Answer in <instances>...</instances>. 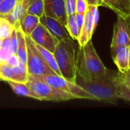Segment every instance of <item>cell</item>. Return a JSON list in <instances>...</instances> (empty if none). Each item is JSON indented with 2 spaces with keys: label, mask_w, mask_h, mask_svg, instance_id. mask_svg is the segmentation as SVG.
I'll return each mask as SVG.
<instances>
[{
  "label": "cell",
  "mask_w": 130,
  "mask_h": 130,
  "mask_svg": "<svg viewBox=\"0 0 130 130\" xmlns=\"http://www.w3.org/2000/svg\"><path fill=\"white\" fill-rule=\"evenodd\" d=\"M120 75L119 71L108 69L107 74L101 78L82 81L75 78V83L91 94L94 101L114 104L118 101L117 88Z\"/></svg>",
  "instance_id": "cell-1"
},
{
  "label": "cell",
  "mask_w": 130,
  "mask_h": 130,
  "mask_svg": "<svg viewBox=\"0 0 130 130\" xmlns=\"http://www.w3.org/2000/svg\"><path fill=\"white\" fill-rule=\"evenodd\" d=\"M107 70L98 55L91 40L84 46L78 47L76 78L82 81L98 79L104 77Z\"/></svg>",
  "instance_id": "cell-2"
},
{
  "label": "cell",
  "mask_w": 130,
  "mask_h": 130,
  "mask_svg": "<svg viewBox=\"0 0 130 130\" xmlns=\"http://www.w3.org/2000/svg\"><path fill=\"white\" fill-rule=\"evenodd\" d=\"M77 53V46L72 38L59 40L53 52L62 76L72 82H75Z\"/></svg>",
  "instance_id": "cell-3"
},
{
  "label": "cell",
  "mask_w": 130,
  "mask_h": 130,
  "mask_svg": "<svg viewBox=\"0 0 130 130\" xmlns=\"http://www.w3.org/2000/svg\"><path fill=\"white\" fill-rule=\"evenodd\" d=\"M26 84L38 101L59 102L75 99L69 92L54 88L37 76L28 75Z\"/></svg>",
  "instance_id": "cell-4"
},
{
  "label": "cell",
  "mask_w": 130,
  "mask_h": 130,
  "mask_svg": "<svg viewBox=\"0 0 130 130\" xmlns=\"http://www.w3.org/2000/svg\"><path fill=\"white\" fill-rule=\"evenodd\" d=\"M25 37L27 42V68L28 75L34 76L55 75V72L45 62L30 36H25Z\"/></svg>",
  "instance_id": "cell-5"
},
{
  "label": "cell",
  "mask_w": 130,
  "mask_h": 130,
  "mask_svg": "<svg viewBox=\"0 0 130 130\" xmlns=\"http://www.w3.org/2000/svg\"><path fill=\"white\" fill-rule=\"evenodd\" d=\"M130 44V25L127 18L117 16L114 24L113 34L110 45L111 55L113 57L120 50Z\"/></svg>",
  "instance_id": "cell-6"
},
{
  "label": "cell",
  "mask_w": 130,
  "mask_h": 130,
  "mask_svg": "<svg viewBox=\"0 0 130 130\" xmlns=\"http://www.w3.org/2000/svg\"><path fill=\"white\" fill-rule=\"evenodd\" d=\"M99 18L98 6L88 5V10L85 14V21L80 32L78 43L79 46H84L91 40L94 31L97 27Z\"/></svg>",
  "instance_id": "cell-7"
},
{
  "label": "cell",
  "mask_w": 130,
  "mask_h": 130,
  "mask_svg": "<svg viewBox=\"0 0 130 130\" xmlns=\"http://www.w3.org/2000/svg\"><path fill=\"white\" fill-rule=\"evenodd\" d=\"M30 37L36 44L41 46L52 53L54 52L56 46L59 41L54 36H53L41 23H39L35 27L30 34Z\"/></svg>",
  "instance_id": "cell-8"
},
{
  "label": "cell",
  "mask_w": 130,
  "mask_h": 130,
  "mask_svg": "<svg viewBox=\"0 0 130 130\" xmlns=\"http://www.w3.org/2000/svg\"><path fill=\"white\" fill-rule=\"evenodd\" d=\"M44 14L59 21L65 27L67 24L68 14L65 0H43Z\"/></svg>",
  "instance_id": "cell-9"
},
{
  "label": "cell",
  "mask_w": 130,
  "mask_h": 130,
  "mask_svg": "<svg viewBox=\"0 0 130 130\" xmlns=\"http://www.w3.org/2000/svg\"><path fill=\"white\" fill-rule=\"evenodd\" d=\"M40 23H41L48 30V31L59 40L72 38L66 27L53 18L43 14L40 17Z\"/></svg>",
  "instance_id": "cell-10"
},
{
  "label": "cell",
  "mask_w": 130,
  "mask_h": 130,
  "mask_svg": "<svg viewBox=\"0 0 130 130\" xmlns=\"http://www.w3.org/2000/svg\"><path fill=\"white\" fill-rule=\"evenodd\" d=\"M102 6L111 9L117 16L130 18V0H102Z\"/></svg>",
  "instance_id": "cell-11"
},
{
  "label": "cell",
  "mask_w": 130,
  "mask_h": 130,
  "mask_svg": "<svg viewBox=\"0 0 130 130\" xmlns=\"http://www.w3.org/2000/svg\"><path fill=\"white\" fill-rule=\"evenodd\" d=\"M29 2L30 0H20L8 14L2 18H5L13 26L17 23H20L21 20L27 14Z\"/></svg>",
  "instance_id": "cell-12"
},
{
  "label": "cell",
  "mask_w": 130,
  "mask_h": 130,
  "mask_svg": "<svg viewBox=\"0 0 130 130\" xmlns=\"http://www.w3.org/2000/svg\"><path fill=\"white\" fill-rule=\"evenodd\" d=\"M118 100H124L130 102V70L126 73H121L117 88Z\"/></svg>",
  "instance_id": "cell-13"
},
{
  "label": "cell",
  "mask_w": 130,
  "mask_h": 130,
  "mask_svg": "<svg viewBox=\"0 0 130 130\" xmlns=\"http://www.w3.org/2000/svg\"><path fill=\"white\" fill-rule=\"evenodd\" d=\"M14 27L16 29L18 37V50L16 55L20 62L27 64V42L25 35L20 27V23L15 24Z\"/></svg>",
  "instance_id": "cell-14"
},
{
  "label": "cell",
  "mask_w": 130,
  "mask_h": 130,
  "mask_svg": "<svg viewBox=\"0 0 130 130\" xmlns=\"http://www.w3.org/2000/svg\"><path fill=\"white\" fill-rule=\"evenodd\" d=\"M0 78L5 82L11 80L21 82L17 66H12L4 61H0Z\"/></svg>",
  "instance_id": "cell-15"
},
{
  "label": "cell",
  "mask_w": 130,
  "mask_h": 130,
  "mask_svg": "<svg viewBox=\"0 0 130 130\" xmlns=\"http://www.w3.org/2000/svg\"><path fill=\"white\" fill-rule=\"evenodd\" d=\"M40 23V18L30 14H26L20 21V27L25 36H30Z\"/></svg>",
  "instance_id": "cell-16"
},
{
  "label": "cell",
  "mask_w": 130,
  "mask_h": 130,
  "mask_svg": "<svg viewBox=\"0 0 130 130\" xmlns=\"http://www.w3.org/2000/svg\"><path fill=\"white\" fill-rule=\"evenodd\" d=\"M115 65L118 71L121 73H126L129 71V58H128V46L120 50L113 57Z\"/></svg>",
  "instance_id": "cell-17"
},
{
  "label": "cell",
  "mask_w": 130,
  "mask_h": 130,
  "mask_svg": "<svg viewBox=\"0 0 130 130\" xmlns=\"http://www.w3.org/2000/svg\"><path fill=\"white\" fill-rule=\"evenodd\" d=\"M6 82L9 85V86L11 88L13 91L17 95L22 96V97H27L35 100H38L37 97L32 92V91L29 88V87L27 85L26 83L14 82L11 80H8L6 81Z\"/></svg>",
  "instance_id": "cell-18"
},
{
  "label": "cell",
  "mask_w": 130,
  "mask_h": 130,
  "mask_svg": "<svg viewBox=\"0 0 130 130\" xmlns=\"http://www.w3.org/2000/svg\"><path fill=\"white\" fill-rule=\"evenodd\" d=\"M43 79L45 82L49 84L50 85L68 91V80L64 78L61 75H58L56 74L55 75H40L37 76Z\"/></svg>",
  "instance_id": "cell-19"
},
{
  "label": "cell",
  "mask_w": 130,
  "mask_h": 130,
  "mask_svg": "<svg viewBox=\"0 0 130 130\" xmlns=\"http://www.w3.org/2000/svg\"><path fill=\"white\" fill-rule=\"evenodd\" d=\"M36 47L37 48L38 51L40 52V53L41 54L42 57L43 58V59L45 60V62L47 63V65L51 68V69L55 72L56 74H57L58 75H61V72L59 71V66L57 65V62H56V60L55 59V56H54V54L53 53L49 51L48 50L42 47L41 46L38 45V44H36Z\"/></svg>",
  "instance_id": "cell-20"
},
{
  "label": "cell",
  "mask_w": 130,
  "mask_h": 130,
  "mask_svg": "<svg viewBox=\"0 0 130 130\" xmlns=\"http://www.w3.org/2000/svg\"><path fill=\"white\" fill-rule=\"evenodd\" d=\"M68 91L73 96L74 98L94 101V98L91 94H90L87 91L83 89L81 86L77 85L75 82H72L68 81Z\"/></svg>",
  "instance_id": "cell-21"
},
{
  "label": "cell",
  "mask_w": 130,
  "mask_h": 130,
  "mask_svg": "<svg viewBox=\"0 0 130 130\" xmlns=\"http://www.w3.org/2000/svg\"><path fill=\"white\" fill-rule=\"evenodd\" d=\"M27 14L41 17L44 14V1L43 0H30Z\"/></svg>",
  "instance_id": "cell-22"
},
{
  "label": "cell",
  "mask_w": 130,
  "mask_h": 130,
  "mask_svg": "<svg viewBox=\"0 0 130 130\" xmlns=\"http://www.w3.org/2000/svg\"><path fill=\"white\" fill-rule=\"evenodd\" d=\"M66 27L70 37L74 40H78L79 35H80V31H79V29H78L77 23H76L75 13L68 15L67 24H66Z\"/></svg>",
  "instance_id": "cell-23"
},
{
  "label": "cell",
  "mask_w": 130,
  "mask_h": 130,
  "mask_svg": "<svg viewBox=\"0 0 130 130\" xmlns=\"http://www.w3.org/2000/svg\"><path fill=\"white\" fill-rule=\"evenodd\" d=\"M14 26L11 25L5 18L0 17V39L3 40L10 36Z\"/></svg>",
  "instance_id": "cell-24"
},
{
  "label": "cell",
  "mask_w": 130,
  "mask_h": 130,
  "mask_svg": "<svg viewBox=\"0 0 130 130\" xmlns=\"http://www.w3.org/2000/svg\"><path fill=\"white\" fill-rule=\"evenodd\" d=\"M12 54L10 51V36L3 39L2 44L0 48V61L5 62Z\"/></svg>",
  "instance_id": "cell-25"
},
{
  "label": "cell",
  "mask_w": 130,
  "mask_h": 130,
  "mask_svg": "<svg viewBox=\"0 0 130 130\" xmlns=\"http://www.w3.org/2000/svg\"><path fill=\"white\" fill-rule=\"evenodd\" d=\"M20 0H4L0 4V17L8 14Z\"/></svg>",
  "instance_id": "cell-26"
},
{
  "label": "cell",
  "mask_w": 130,
  "mask_h": 130,
  "mask_svg": "<svg viewBox=\"0 0 130 130\" xmlns=\"http://www.w3.org/2000/svg\"><path fill=\"white\" fill-rule=\"evenodd\" d=\"M18 50V37L17 31L14 27L11 34H10V51L12 54H17Z\"/></svg>",
  "instance_id": "cell-27"
},
{
  "label": "cell",
  "mask_w": 130,
  "mask_h": 130,
  "mask_svg": "<svg viewBox=\"0 0 130 130\" xmlns=\"http://www.w3.org/2000/svg\"><path fill=\"white\" fill-rule=\"evenodd\" d=\"M88 5L86 0H76V6H75V13L85 14L88 10Z\"/></svg>",
  "instance_id": "cell-28"
},
{
  "label": "cell",
  "mask_w": 130,
  "mask_h": 130,
  "mask_svg": "<svg viewBox=\"0 0 130 130\" xmlns=\"http://www.w3.org/2000/svg\"><path fill=\"white\" fill-rule=\"evenodd\" d=\"M65 5L68 15L75 13L76 0H65Z\"/></svg>",
  "instance_id": "cell-29"
},
{
  "label": "cell",
  "mask_w": 130,
  "mask_h": 130,
  "mask_svg": "<svg viewBox=\"0 0 130 130\" xmlns=\"http://www.w3.org/2000/svg\"><path fill=\"white\" fill-rule=\"evenodd\" d=\"M75 20H76V23H77L78 27L79 29V31L81 32V30L82 28V26H83L84 21H85V14L75 13Z\"/></svg>",
  "instance_id": "cell-30"
},
{
  "label": "cell",
  "mask_w": 130,
  "mask_h": 130,
  "mask_svg": "<svg viewBox=\"0 0 130 130\" xmlns=\"http://www.w3.org/2000/svg\"><path fill=\"white\" fill-rule=\"evenodd\" d=\"M5 62L12 66H16L19 63L18 58L17 55H15V54H11V56L8 58V59Z\"/></svg>",
  "instance_id": "cell-31"
},
{
  "label": "cell",
  "mask_w": 130,
  "mask_h": 130,
  "mask_svg": "<svg viewBox=\"0 0 130 130\" xmlns=\"http://www.w3.org/2000/svg\"><path fill=\"white\" fill-rule=\"evenodd\" d=\"M88 5H96V6H101L102 5V0H86Z\"/></svg>",
  "instance_id": "cell-32"
},
{
  "label": "cell",
  "mask_w": 130,
  "mask_h": 130,
  "mask_svg": "<svg viewBox=\"0 0 130 130\" xmlns=\"http://www.w3.org/2000/svg\"><path fill=\"white\" fill-rule=\"evenodd\" d=\"M128 58H129V69L130 70V44L128 46Z\"/></svg>",
  "instance_id": "cell-33"
},
{
  "label": "cell",
  "mask_w": 130,
  "mask_h": 130,
  "mask_svg": "<svg viewBox=\"0 0 130 130\" xmlns=\"http://www.w3.org/2000/svg\"><path fill=\"white\" fill-rule=\"evenodd\" d=\"M2 40H3L0 39V48H1V46H2Z\"/></svg>",
  "instance_id": "cell-34"
},
{
  "label": "cell",
  "mask_w": 130,
  "mask_h": 130,
  "mask_svg": "<svg viewBox=\"0 0 130 130\" xmlns=\"http://www.w3.org/2000/svg\"><path fill=\"white\" fill-rule=\"evenodd\" d=\"M3 1H4V0H0V4H1V3H2V2H3Z\"/></svg>",
  "instance_id": "cell-35"
},
{
  "label": "cell",
  "mask_w": 130,
  "mask_h": 130,
  "mask_svg": "<svg viewBox=\"0 0 130 130\" xmlns=\"http://www.w3.org/2000/svg\"><path fill=\"white\" fill-rule=\"evenodd\" d=\"M129 25H130V23H129Z\"/></svg>",
  "instance_id": "cell-36"
}]
</instances>
